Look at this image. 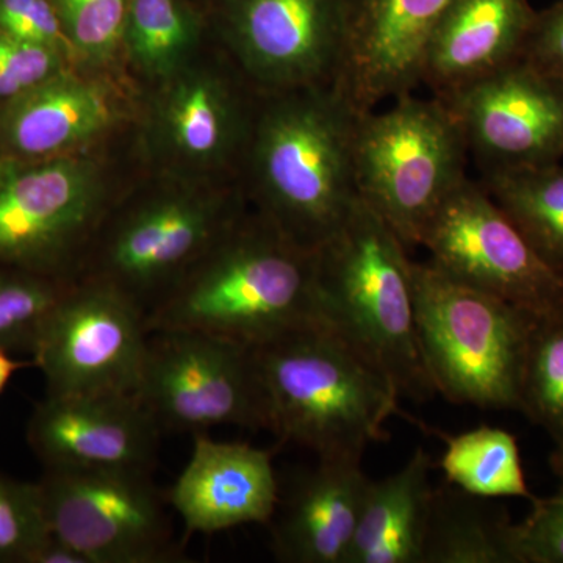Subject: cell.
<instances>
[{
  "mask_svg": "<svg viewBox=\"0 0 563 563\" xmlns=\"http://www.w3.org/2000/svg\"><path fill=\"white\" fill-rule=\"evenodd\" d=\"M139 168L132 131L69 157L0 155V268L76 280L103 217Z\"/></svg>",
  "mask_w": 563,
  "mask_h": 563,
  "instance_id": "6",
  "label": "cell"
},
{
  "mask_svg": "<svg viewBox=\"0 0 563 563\" xmlns=\"http://www.w3.org/2000/svg\"><path fill=\"white\" fill-rule=\"evenodd\" d=\"M420 246L440 272L468 287L539 318L563 312V272L533 250L479 181L466 179L443 202Z\"/></svg>",
  "mask_w": 563,
  "mask_h": 563,
  "instance_id": "13",
  "label": "cell"
},
{
  "mask_svg": "<svg viewBox=\"0 0 563 563\" xmlns=\"http://www.w3.org/2000/svg\"><path fill=\"white\" fill-rule=\"evenodd\" d=\"M314 258L250 207L147 314L146 331L202 332L261 346L320 317Z\"/></svg>",
  "mask_w": 563,
  "mask_h": 563,
  "instance_id": "3",
  "label": "cell"
},
{
  "mask_svg": "<svg viewBox=\"0 0 563 563\" xmlns=\"http://www.w3.org/2000/svg\"><path fill=\"white\" fill-rule=\"evenodd\" d=\"M136 398L163 432L272 431L254 347L191 331L150 333Z\"/></svg>",
  "mask_w": 563,
  "mask_h": 563,
  "instance_id": "10",
  "label": "cell"
},
{
  "mask_svg": "<svg viewBox=\"0 0 563 563\" xmlns=\"http://www.w3.org/2000/svg\"><path fill=\"white\" fill-rule=\"evenodd\" d=\"M211 36L258 95L333 87L342 65V0H209Z\"/></svg>",
  "mask_w": 563,
  "mask_h": 563,
  "instance_id": "11",
  "label": "cell"
},
{
  "mask_svg": "<svg viewBox=\"0 0 563 563\" xmlns=\"http://www.w3.org/2000/svg\"><path fill=\"white\" fill-rule=\"evenodd\" d=\"M357 114L352 173L357 198L409 247L420 246L437 210L468 179V147L453 111L413 92Z\"/></svg>",
  "mask_w": 563,
  "mask_h": 563,
  "instance_id": "9",
  "label": "cell"
},
{
  "mask_svg": "<svg viewBox=\"0 0 563 563\" xmlns=\"http://www.w3.org/2000/svg\"><path fill=\"white\" fill-rule=\"evenodd\" d=\"M152 474L44 468L36 483L51 536L90 563H173V540L162 493Z\"/></svg>",
  "mask_w": 563,
  "mask_h": 563,
  "instance_id": "12",
  "label": "cell"
},
{
  "mask_svg": "<svg viewBox=\"0 0 563 563\" xmlns=\"http://www.w3.org/2000/svg\"><path fill=\"white\" fill-rule=\"evenodd\" d=\"M210 41L206 13L192 0H129L122 74L139 95L187 66Z\"/></svg>",
  "mask_w": 563,
  "mask_h": 563,
  "instance_id": "23",
  "label": "cell"
},
{
  "mask_svg": "<svg viewBox=\"0 0 563 563\" xmlns=\"http://www.w3.org/2000/svg\"><path fill=\"white\" fill-rule=\"evenodd\" d=\"M139 96L122 74L69 66L0 110V155L46 161L128 136Z\"/></svg>",
  "mask_w": 563,
  "mask_h": 563,
  "instance_id": "15",
  "label": "cell"
},
{
  "mask_svg": "<svg viewBox=\"0 0 563 563\" xmlns=\"http://www.w3.org/2000/svg\"><path fill=\"white\" fill-rule=\"evenodd\" d=\"M73 46L76 66L122 74V32L129 0H51ZM124 76V74H122Z\"/></svg>",
  "mask_w": 563,
  "mask_h": 563,
  "instance_id": "29",
  "label": "cell"
},
{
  "mask_svg": "<svg viewBox=\"0 0 563 563\" xmlns=\"http://www.w3.org/2000/svg\"><path fill=\"white\" fill-rule=\"evenodd\" d=\"M74 282L0 268V347L32 354L44 325Z\"/></svg>",
  "mask_w": 563,
  "mask_h": 563,
  "instance_id": "28",
  "label": "cell"
},
{
  "mask_svg": "<svg viewBox=\"0 0 563 563\" xmlns=\"http://www.w3.org/2000/svg\"><path fill=\"white\" fill-rule=\"evenodd\" d=\"M31 563H90L84 554L74 550L68 543L62 542L57 537L49 536L41 544L32 558Z\"/></svg>",
  "mask_w": 563,
  "mask_h": 563,
  "instance_id": "35",
  "label": "cell"
},
{
  "mask_svg": "<svg viewBox=\"0 0 563 563\" xmlns=\"http://www.w3.org/2000/svg\"><path fill=\"white\" fill-rule=\"evenodd\" d=\"M150 333L120 292L76 280L41 332L33 362L51 396H136Z\"/></svg>",
  "mask_w": 563,
  "mask_h": 563,
  "instance_id": "14",
  "label": "cell"
},
{
  "mask_svg": "<svg viewBox=\"0 0 563 563\" xmlns=\"http://www.w3.org/2000/svg\"><path fill=\"white\" fill-rule=\"evenodd\" d=\"M355 117L333 87L261 95L240 185L252 209L306 250H320L357 199Z\"/></svg>",
  "mask_w": 563,
  "mask_h": 563,
  "instance_id": "1",
  "label": "cell"
},
{
  "mask_svg": "<svg viewBox=\"0 0 563 563\" xmlns=\"http://www.w3.org/2000/svg\"><path fill=\"white\" fill-rule=\"evenodd\" d=\"M432 457L418 448L398 472L369 481L344 563H421L433 487Z\"/></svg>",
  "mask_w": 563,
  "mask_h": 563,
  "instance_id": "22",
  "label": "cell"
},
{
  "mask_svg": "<svg viewBox=\"0 0 563 563\" xmlns=\"http://www.w3.org/2000/svg\"><path fill=\"white\" fill-rule=\"evenodd\" d=\"M550 463L555 476L562 481L563 485V442L555 443L554 451L551 453Z\"/></svg>",
  "mask_w": 563,
  "mask_h": 563,
  "instance_id": "37",
  "label": "cell"
},
{
  "mask_svg": "<svg viewBox=\"0 0 563 563\" xmlns=\"http://www.w3.org/2000/svg\"><path fill=\"white\" fill-rule=\"evenodd\" d=\"M443 102L483 174L540 168L563 158V84L523 58Z\"/></svg>",
  "mask_w": 563,
  "mask_h": 563,
  "instance_id": "16",
  "label": "cell"
},
{
  "mask_svg": "<svg viewBox=\"0 0 563 563\" xmlns=\"http://www.w3.org/2000/svg\"><path fill=\"white\" fill-rule=\"evenodd\" d=\"M314 257L318 314L383 374L399 401H429L437 393L422 361L406 244L357 198Z\"/></svg>",
  "mask_w": 563,
  "mask_h": 563,
  "instance_id": "4",
  "label": "cell"
},
{
  "mask_svg": "<svg viewBox=\"0 0 563 563\" xmlns=\"http://www.w3.org/2000/svg\"><path fill=\"white\" fill-rule=\"evenodd\" d=\"M521 58L563 84V0L537 11Z\"/></svg>",
  "mask_w": 563,
  "mask_h": 563,
  "instance_id": "34",
  "label": "cell"
},
{
  "mask_svg": "<svg viewBox=\"0 0 563 563\" xmlns=\"http://www.w3.org/2000/svg\"><path fill=\"white\" fill-rule=\"evenodd\" d=\"M192 2L198 3V5L203 10V7H206V3L209 2V0H192Z\"/></svg>",
  "mask_w": 563,
  "mask_h": 563,
  "instance_id": "38",
  "label": "cell"
},
{
  "mask_svg": "<svg viewBox=\"0 0 563 563\" xmlns=\"http://www.w3.org/2000/svg\"><path fill=\"white\" fill-rule=\"evenodd\" d=\"M520 412L554 443L563 442V312L537 318L526 354Z\"/></svg>",
  "mask_w": 563,
  "mask_h": 563,
  "instance_id": "27",
  "label": "cell"
},
{
  "mask_svg": "<svg viewBox=\"0 0 563 563\" xmlns=\"http://www.w3.org/2000/svg\"><path fill=\"white\" fill-rule=\"evenodd\" d=\"M29 366H35V362L18 361V358L11 357L10 351L0 347V395L10 384L11 377L20 369L29 368Z\"/></svg>",
  "mask_w": 563,
  "mask_h": 563,
  "instance_id": "36",
  "label": "cell"
},
{
  "mask_svg": "<svg viewBox=\"0 0 563 563\" xmlns=\"http://www.w3.org/2000/svg\"><path fill=\"white\" fill-rule=\"evenodd\" d=\"M136 96L132 144L141 169L240 184L261 95L213 36L187 66Z\"/></svg>",
  "mask_w": 563,
  "mask_h": 563,
  "instance_id": "8",
  "label": "cell"
},
{
  "mask_svg": "<svg viewBox=\"0 0 563 563\" xmlns=\"http://www.w3.org/2000/svg\"><path fill=\"white\" fill-rule=\"evenodd\" d=\"M162 431L136 396H51L27 442L44 468L154 472Z\"/></svg>",
  "mask_w": 563,
  "mask_h": 563,
  "instance_id": "18",
  "label": "cell"
},
{
  "mask_svg": "<svg viewBox=\"0 0 563 563\" xmlns=\"http://www.w3.org/2000/svg\"><path fill=\"white\" fill-rule=\"evenodd\" d=\"M344 44L333 88L355 114L420 87L422 51L453 0H342Z\"/></svg>",
  "mask_w": 563,
  "mask_h": 563,
  "instance_id": "17",
  "label": "cell"
},
{
  "mask_svg": "<svg viewBox=\"0 0 563 563\" xmlns=\"http://www.w3.org/2000/svg\"><path fill=\"white\" fill-rule=\"evenodd\" d=\"M247 209L239 181L139 168L103 217L76 280L120 292L146 320Z\"/></svg>",
  "mask_w": 563,
  "mask_h": 563,
  "instance_id": "2",
  "label": "cell"
},
{
  "mask_svg": "<svg viewBox=\"0 0 563 563\" xmlns=\"http://www.w3.org/2000/svg\"><path fill=\"white\" fill-rule=\"evenodd\" d=\"M69 66L76 65L60 52L0 32V110Z\"/></svg>",
  "mask_w": 563,
  "mask_h": 563,
  "instance_id": "31",
  "label": "cell"
},
{
  "mask_svg": "<svg viewBox=\"0 0 563 563\" xmlns=\"http://www.w3.org/2000/svg\"><path fill=\"white\" fill-rule=\"evenodd\" d=\"M192 440L190 462L166 495L188 533L272 521L279 507L272 454L246 443L214 442L206 433Z\"/></svg>",
  "mask_w": 563,
  "mask_h": 563,
  "instance_id": "19",
  "label": "cell"
},
{
  "mask_svg": "<svg viewBox=\"0 0 563 563\" xmlns=\"http://www.w3.org/2000/svg\"><path fill=\"white\" fill-rule=\"evenodd\" d=\"M537 11L529 0H453L433 25L420 85L448 99L521 58Z\"/></svg>",
  "mask_w": 563,
  "mask_h": 563,
  "instance_id": "20",
  "label": "cell"
},
{
  "mask_svg": "<svg viewBox=\"0 0 563 563\" xmlns=\"http://www.w3.org/2000/svg\"><path fill=\"white\" fill-rule=\"evenodd\" d=\"M440 466L446 483L472 495L536 499L526 483L517 439L506 429L481 426L448 437Z\"/></svg>",
  "mask_w": 563,
  "mask_h": 563,
  "instance_id": "26",
  "label": "cell"
},
{
  "mask_svg": "<svg viewBox=\"0 0 563 563\" xmlns=\"http://www.w3.org/2000/svg\"><path fill=\"white\" fill-rule=\"evenodd\" d=\"M0 32L33 46L60 52L76 65L73 46L51 0H0Z\"/></svg>",
  "mask_w": 563,
  "mask_h": 563,
  "instance_id": "32",
  "label": "cell"
},
{
  "mask_svg": "<svg viewBox=\"0 0 563 563\" xmlns=\"http://www.w3.org/2000/svg\"><path fill=\"white\" fill-rule=\"evenodd\" d=\"M531 503V514L514 525L518 563H563V490Z\"/></svg>",
  "mask_w": 563,
  "mask_h": 563,
  "instance_id": "33",
  "label": "cell"
},
{
  "mask_svg": "<svg viewBox=\"0 0 563 563\" xmlns=\"http://www.w3.org/2000/svg\"><path fill=\"white\" fill-rule=\"evenodd\" d=\"M514 521L492 498L433 488L421 563H518Z\"/></svg>",
  "mask_w": 563,
  "mask_h": 563,
  "instance_id": "24",
  "label": "cell"
},
{
  "mask_svg": "<svg viewBox=\"0 0 563 563\" xmlns=\"http://www.w3.org/2000/svg\"><path fill=\"white\" fill-rule=\"evenodd\" d=\"M272 433L318 459L362 461L387 439L385 422L399 398L383 374L321 317L254 347Z\"/></svg>",
  "mask_w": 563,
  "mask_h": 563,
  "instance_id": "5",
  "label": "cell"
},
{
  "mask_svg": "<svg viewBox=\"0 0 563 563\" xmlns=\"http://www.w3.org/2000/svg\"><path fill=\"white\" fill-rule=\"evenodd\" d=\"M479 184L533 250L563 272V165L483 174Z\"/></svg>",
  "mask_w": 563,
  "mask_h": 563,
  "instance_id": "25",
  "label": "cell"
},
{
  "mask_svg": "<svg viewBox=\"0 0 563 563\" xmlns=\"http://www.w3.org/2000/svg\"><path fill=\"white\" fill-rule=\"evenodd\" d=\"M369 477L362 461L318 459L295 484L273 528L274 554L287 563H344Z\"/></svg>",
  "mask_w": 563,
  "mask_h": 563,
  "instance_id": "21",
  "label": "cell"
},
{
  "mask_svg": "<svg viewBox=\"0 0 563 563\" xmlns=\"http://www.w3.org/2000/svg\"><path fill=\"white\" fill-rule=\"evenodd\" d=\"M422 361L437 395L461 406L518 410L536 314L412 262Z\"/></svg>",
  "mask_w": 563,
  "mask_h": 563,
  "instance_id": "7",
  "label": "cell"
},
{
  "mask_svg": "<svg viewBox=\"0 0 563 563\" xmlns=\"http://www.w3.org/2000/svg\"><path fill=\"white\" fill-rule=\"evenodd\" d=\"M49 536L36 483L0 473V563H31Z\"/></svg>",
  "mask_w": 563,
  "mask_h": 563,
  "instance_id": "30",
  "label": "cell"
}]
</instances>
